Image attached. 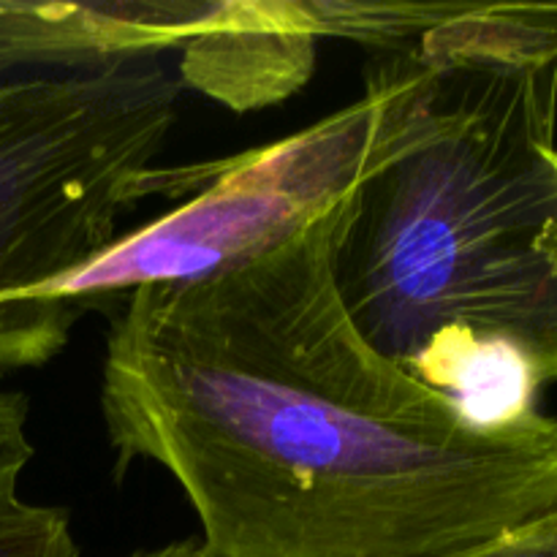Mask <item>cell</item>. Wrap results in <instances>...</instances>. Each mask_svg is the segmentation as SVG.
Listing matches in <instances>:
<instances>
[{
  "instance_id": "obj_1",
  "label": "cell",
  "mask_w": 557,
  "mask_h": 557,
  "mask_svg": "<svg viewBox=\"0 0 557 557\" xmlns=\"http://www.w3.org/2000/svg\"><path fill=\"white\" fill-rule=\"evenodd\" d=\"M348 199L261 259L123 299L101 362L114 473L183 490L210 557H444L557 506V419L479 428L343 305Z\"/></svg>"
},
{
  "instance_id": "obj_2",
  "label": "cell",
  "mask_w": 557,
  "mask_h": 557,
  "mask_svg": "<svg viewBox=\"0 0 557 557\" xmlns=\"http://www.w3.org/2000/svg\"><path fill=\"white\" fill-rule=\"evenodd\" d=\"M422 41L424 128L348 199L332 275L386 359L517 428L557 381V3H457Z\"/></svg>"
},
{
  "instance_id": "obj_9",
  "label": "cell",
  "mask_w": 557,
  "mask_h": 557,
  "mask_svg": "<svg viewBox=\"0 0 557 557\" xmlns=\"http://www.w3.org/2000/svg\"><path fill=\"white\" fill-rule=\"evenodd\" d=\"M199 555V542H172L150 549H134L125 557H196Z\"/></svg>"
},
{
  "instance_id": "obj_3",
  "label": "cell",
  "mask_w": 557,
  "mask_h": 557,
  "mask_svg": "<svg viewBox=\"0 0 557 557\" xmlns=\"http://www.w3.org/2000/svg\"><path fill=\"white\" fill-rule=\"evenodd\" d=\"M183 90L158 60L0 82V375L65 351L82 315L47 294L147 199Z\"/></svg>"
},
{
  "instance_id": "obj_5",
  "label": "cell",
  "mask_w": 557,
  "mask_h": 557,
  "mask_svg": "<svg viewBox=\"0 0 557 557\" xmlns=\"http://www.w3.org/2000/svg\"><path fill=\"white\" fill-rule=\"evenodd\" d=\"M319 41L308 0H218L205 33L180 52L177 76L234 112L264 109L310 79Z\"/></svg>"
},
{
  "instance_id": "obj_6",
  "label": "cell",
  "mask_w": 557,
  "mask_h": 557,
  "mask_svg": "<svg viewBox=\"0 0 557 557\" xmlns=\"http://www.w3.org/2000/svg\"><path fill=\"white\" fill-rule=\"evenodd\" d=\"M69 511L27 504L20 495L0 500V557H79Z\"/></svg>"
},
{
  "instance_id": "obj_4",
  "label": "cell",
  "mask_w": 557,
  "mask_h": 557,
  "mask_svg": "<svg viewBox=\"0 0 557 557\" xmlns=\"http://www.w3.org/2000/svg\"><path fill=\"white\" fill-rule=\"evenodd\" d=\"M433 52L419 38L370 54L364 92L319 123L259 150L156 169L150 194H188L177 210L114 239L47 294L79 315L152 283L196 281L261 259L351 199L417 139L435 92Z\"/></svg>"
},
{
  "instance_id": "obj_8",
  "label": "cell",
  "mask_w": 557,
  "mask_h": 557,
  "mask_svg": "<svg viewBox=\"0 0 557 557\" xmlns=\"http://www.w3.org/2000/svg\"><path fill=\"white\" fill-rule=\"evenodd\" d=\"M196 557H210L201 553ZM444 557H557V506L547 515L515 528L498 539L479 544V547L462 549V553L444 555Z\"/></svg>"
},
{
  "instance_id": "obj_7",
  "label": "cell",
  "mask_w": 557,
  "mask_h": 557,
  "mask_svg": "<svg viewBox=\"0 0 557 557\" xmlns=\"http://www.w3.org/2000/svg\"><path fill=\"white\" fill-rule=\"evenodd\" d=\"M27 422L30 400L20 392H0V500L20 495L22 473L36 455L27 435Z\"/></svg>"
}]
</instances>
